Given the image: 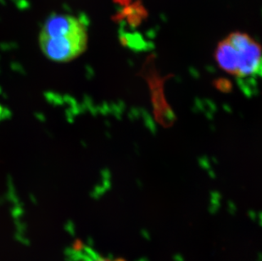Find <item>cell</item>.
<instances>
[{
  "label": "cell",
  "mask_w": 262,
  "mask_h": 261,
  "mask_svg": "<svg viewBox=\"0 0 262 261\" xmlns=\"http://www.w3.org/2000/svg\"><path fill=\"white\" fill-rule=\"evenodd\" d=\"M114 2L121 7H123L125 11L128 10L133 11L134 9L135 10V7L138 2H139V0H114Z\"/></svg>",
  "instance_id": "obj_4"
},
{
  "label": "cell",
  "mask_w": 262,
  "mask_h": 261,
  "mask_svg": "<svg viewBox=\"0 0 262 261\" xmlns=\"http://www.w3.org/2000/svg\"><path fill=\"white\" fill-rule=\"evenodd\" d=\"M214 57L227 74L237 78L254 77L262 68V45L247 33L232 32L218 44Z\"/></svg>",
  "instance_id": "obj_2"
},
{
  "label": "cell",
  "mask_w": 262,
  "mask_h": 261,
  "mask_svg": "<svg viewBox=\"0 0 262 261\" xmlns=\"http://www.w3.org/2000/svg\"><path fill=\"white\" fill-rule=\"evenodd\" d=\"M72 261H126L122 259H112L104 257L81 241H76L68 252Z\"/></svg>",
  "instance_id": "obj_3"
},
{
  "label": "cell",
  "mask_w": 262,
  "mask_h": 261,
  "mask_svg": "<svg viewBox=\"0 0 262 261\" xmlns=\"http://www.w3.org/2000/svg\"><path fill=\"white\" fill-rule=\"evenodd\" d=\"M5 108L3 107V106L0 105V121L2 120V119L5 118Z\"/></svg>",
  "instance_id": "obj_5"
},
{
  "label": "cell",
  "mask_w": 262,
  "mask_h": 261,
  "mask_svg": "<svg viewBox=\"0 0 262 261\" xmlns=\"http://www.w3.org/2000/svg\"><path fill=\"white\" fill-rule=\"evenodd\" d=\"M39 44L43 54L53 61H71L87 48V26L74 15L55 13L45 20Z\"/></svg>",
  "instance_id": "obj_1"
}]
</instances>
